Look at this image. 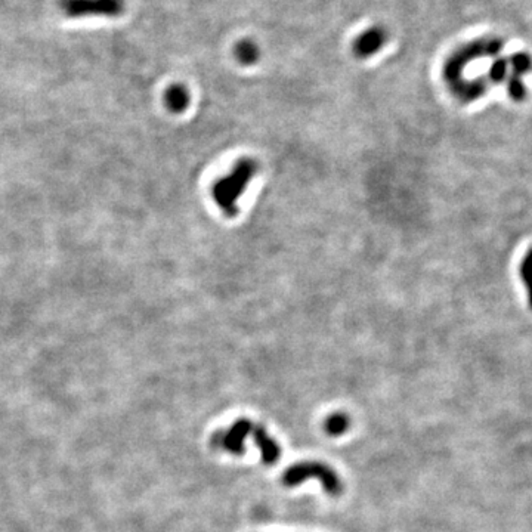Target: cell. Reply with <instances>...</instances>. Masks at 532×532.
Masks as SVG:
<instances>
[{
    "label": "cell",
    "instance_id": "cell-1",
    "mask_svg": "<svg viewBox=\"0 0 532 532\" xmlns=\"http://www.w3.org/2000/svg\"><path fill=\"white\" fill-rule=\"evenodd\" d=\"M312 478L321 481L324 491L330 496H339L343 490L339 476L321 461H301L290 466L283 474V483L286 487H296L303 481Z\"/></svg>",
    "mask_w": 532,
    "mask_h": 532
},
{
    "label": "cell",
    "instance_id": "cell-2",
    "mask_svg": "<svg viewBox=\"0 0 532 532\" xmlns=\"http://www.w3.org/2000/svg\"><path fill=\"white\" fill-rule=\"evenodd\" d=\"M251 431H253V425H251L250 420L240 418L225 433L214 435L213 444L216 446H222L223 450L231 454L241 455L244 454V440Z\"/></svg>",
    "mask_w": 532,
    "mask_h": 532
},
{
    "label": "cell",
    "instance_id": "cell-3",
    "mask_svg": "<svg viewBox=\"0 0 532 532\" xmlns=\"http://www.w3.org/2000/svg\"><path fill=\"white\" fill-rule=\"evenodd\" d=\"M253 438L255 442L259 448L260 455H262V461L266 466H273L278 461L279 455H281V450H279V445L268 435L264 426H256L253 431Z\"/></svg>",
    "mask_w": 532,
    "mask_h": 532
},
{
    "label": "cell",
    "instance_id": "cell-4",
    "mask_svg": "<svg viewBox=\"0 0 532 532\" xmlns=\"http://www.w3.org/2000/svg\"><path fill=\"white\" fill-rule=\"evenodd\" d=\"M383 42H385V33L380 29L368 30L367 33H364L359 37L357 43H355V51H357L359 57H368V55L377 52L381 48Z\"/></svg>",
    "mask_w": 532,
    "mask_h": 532
},
{
    "label": "cell",
    "instance_id": "cell-5",
    "mask_svg": "<svg viewBox=\"0 0 532 532\" xmlns=\"http://www.w3.org/2000/svg\"><path fill=\"white\" fill-rule=\"evenodd\" d=\"M351 420L344 413H333L325 418L324 431L330 436H340L349 429Z\"/></svg>",
    "mask_w": 532,
    "mask_h": 532
},
{
    "label": "cell",
    "instance_id": "cell-6",
    "mask_svg": "<svg viewBox=\"0 0 532 532\" xmlns=\"http://www.w3.org/2000/svg\"><path fill=\"white\" fill-rule=\"evenodd\" d=\"M166 101L170 110L179 113V111H183L186 105H188L190 97H188V92H186L182 86H173L169 89V92H167Z\"/></svg>",
    "mask_w": 532,
    "mask_h": 532
},
{
    "label": "cell",
    "instance_id": "cell-7",
    "mask_svg": "<svg viewBox=\"0 0 532 532\" xmlns=\"http://www.w3.org/2000/svg\"><path fill=\"white\" fill-rule=\"evenodd\" d=\"M236 55H237V58H238L240 62H242V64H253L257 60V55H259L257 46L255 43L249 42V40L241 42L237 46Z\"/></svg>",
    "mask_w": 532,
    "mask_h": 532
}]
</instances>
